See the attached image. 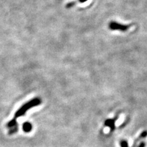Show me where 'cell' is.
I'll return each mask as SVG.
<instances>
[{
  "label": "cell",
  "instance_id": "6da1fadb",
  "mask_svg": "<svg viewBox=\"0 0 147 147\" xmlns=\"http://www.w3.org/2000/svg\"><path fill=\"white\" fill-rule=\"evenodd\" d=\"M41 103L42 100L40 97H35V98L29 101L28 102H26L16 112L15 115H14V119H16L18 118V117H22V116L25 115V114L26 113V112L28 111L30 108L39 106L41 104Z\"/></svg>",
  "mask_w": 147,
  "mask_h": 147
},
{
  "label": "cell",
  "instance_id": "7a4b0ae2",
  "mask_svg": "<svg viewBox=\"0 0 147 147\" xmlns=\"http://www.w3.org/2000/svg\"><path fill=\"white\" fill-rule=\"evenodd\" d=\"M129 25H123V24H120L117 23L115 21H111L108 25V27L110 30L113 31H121V32H126L127 31L129 28Z\"/></svg>",
  "mask_w": 147,
  "mask_h": 147
},
{
  "label": "cell",
  "instance_id": "3957f363",
  "mask_svg": "<svg viewBox=\"0 0 147 147\" xmlns=\"http://www.w3.org/2000/svg\"><path fill=\"white\" fill-rule=\"evenodd\" d=\"M7 127L10 129L9 130V134H13L18 131V125H17V122H16V119H12L10 121H9L7 124Z\"/></svg>",
  "mask_w": 147,
  "mask_h": 147
},
{
  "label": "cell",
  "instance_id": "277c9868",
  "mask_svg": "<svg viewBox=\"0 0 147 147\" xmlns=\"http://www.w3.org/2000/svg\"><path fill=\"white\" fill-rule=\"evenodd\" d=\"M118 117L119 115H117L115 118L106 119L105 122H104V125H105L106 127H109L111 131H113L115 129V123L117 119H118Z\"/></svg>",
  "mask_w": 147,
  "mask_h": 147
},
{
  "label": "cell",
  "instance_id": "5b68a950",
  "mask_svg": "<svg viewBox=\"0 0 147 147\" xmlns=\"http://www.w3.org/2000/svg\"><path fill=\"white\" fill-rule=\"evenodd\" d=\"M146 137H147V131L146 130H145V131H142V133L140 134V135L139 136V137L136 140H135V141H134V144H133V146H132V147H136V145L137 144V143L140 140H141L142 139H144Z\"/></svg>",
  "mask_w": 147,
  "mask_h": 147
},
{
  "label": "cell",
  "instance_id": "8992f818",
  "mask_svg": "<svg viewBox=\"0 0 147 147\" xmlns=\"http://www.w3.org/2000/svg\"><path fill=\"white\" fill-rule=\"evenodd\" d=\"M32 125L30 123L26 122L23 125V129L25 132H30L32 131Z\"/></svg>",
  "mask_w": 147,
  "mask_h": 147
},
{
  "label": "cell",
  "instance_id": "52a82bcc",
  "mask_svg": "<svg viewBox=\"0 0 147 147\" xmlns=\"http://www.w3.org/2000/svg\"><path fill=\"white\" fill-rule=\"evenodd\" d=\"M120 144L121 147H129L127 141L125 140H121Z\"/></svg>",
  "mask_w": 147,
  "mask_h": 147
},
{
  "label": "cell",
  "instance_id": "ba28073f",
  "mask_svg": "<svg viewBox=\"0 0 147 147\" xmlns=\"http://www.w3.org/2000/svg\"><path fill=\"white\" fill-rule=\"evenodd\" d=\"M75 3H76V2L75 1H71V2H69L67 3V5H66V8H71V7H73L74 5H75Z\"/></svg>",
  "mask_w": 147,
  "mask_h": 147
},
{
  "label": "cell",
  "instance_id": "9c48e42d",
  "mask_svg": "<svg viewBox=\"0 0 147 147\" xmlns=\"http://www.w3.org/2000/svg\"><path fill=\"white\" fill-rule=\"evenodd\" d=\"M145 146H146V144H145V142H141V143L138 145V147H145Z\"/></svg>",
  "mask_w": 147,
  "mask_h": 147
},
{
  "label": "cell",
  "instance_id": "30bf717a",
  "mask_svg": "<svg viewBox=\"0 0 147 147\" xmlns=\"http://www.w3.org/2000/svg\"><path fill=\"white\" fill-rule=\"evenodd\" d=\"M79 1V2H80V3H84V2H86V1H87L88 0H78Z\"/></svg>",
  "mask_w": 147,
  "mask_h": 147
}]
</instances>
